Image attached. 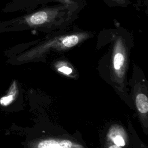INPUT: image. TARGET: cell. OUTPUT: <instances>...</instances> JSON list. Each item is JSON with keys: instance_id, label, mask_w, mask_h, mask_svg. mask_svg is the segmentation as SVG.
<instances>
[{"instance_id": "1", "label": "cell", "mask_w": 148, "mask_h": 148, "mask_svg": "<svg viewBox=\"0 0 148 148\" xmlns=\"http://www.w3.org/2000/svg\"><path fill=\"white\" fill-rule=\"evenodd\" d=\"M72 143L69 140L47 139L40 142L37 148H72Z\"/></svg>"}, {"instance_id": "2", "label": "cell", "mask_w": 148, "mask_h": 148, "mask_svg": "<svg viewBox=\"0 0 148 148\" xmlns=\"http://www.w3.org/2000/svg\"><path fill=\"white\" fill-rule=\"evenodd\" d=\"M16 90V83L13 82L7 94L0 98V105L5 107L11 104L14 99Z\"/></svg>"}, {"instance_id": "3", "label": "cell", "mask_w": 148, "mask_h": 148, "mask_svg": "<svg viewBox=\"0 0 148 148\" xmlns=\"http://www.w3.org/2000/svg\"><path fill=\"white\" fill-rule=\"evenodd\" d=\"M136 108L139 112L143 114L147 113L148 112V98L147 96L142 93L136 95L135 98Z\"/></svg>"}, {"instance_id": "4", "label": "cell", "mask_w": 148, "mask_h": 148, "mask_svg": "<svg viewBox=\"0 0 148 148\" xmlns=\"http://www.w3.org/2000/svg\"><path fill=\"white\" fill-rule=\"evenodd\" d=\"M124 62V57L122 53H117L114 57L113 59V65L115 70L119 71L120 69L121 66H123Z\"/></svg>"}, {"instance_id": "5", "label": "cell", "mask_w": 148, "mask_h": 148, "mask_svg": "<svg viewBox=\"0 0 148 148\" xmlns=\"http://www.w3.org/2000/svg\"><path fill=\"white\" fill-rule=\"evenodd\" d=\"M112 140H113L114 143L117 146H123L125 145L124 139H123V138L122 137L121 135H116L112 139Z\"/></svg>"}, {"instance_id": "6", "label": "cell", "mask_w": 148, "mask_h": 148, "mask_svg": "<svg viewBox=\"0 0 148 148\" xmlns=\"http://www.w3.org/2000/svg\"><path fill=\"white\" fill-rule=\"evenodd\" d=\"M58 70H59V71L66 74V75H69L72 72V69L68 66H63L60 68L58 69Z\"/></svg>"}, {"instance_id": "7", "label": "cell", "mask_w": 148, "mask_h": 148, "mask_svg": "<svg viewBox=\"0 0 148 148\" xmlns=\"http://www.w3.org/2000/svg\"><path fill=\"white\" fill-rule=\"evenodd\" d=\"M108 148H121V146H117L115 145H111Z\"/></svg>"}]
</instances>
